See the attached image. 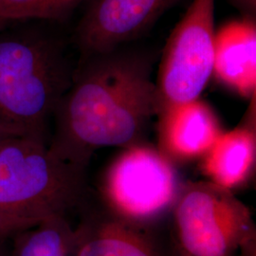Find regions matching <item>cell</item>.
<instances>
[{
    "label": "cell",
    "mask_w": 256,
    "mask_h": 256,
    "mask_svg": "<svg viewBox=\"0 0 256 256\" xmlns=\"http://www.w3.org/2000/svg\"><path fill=\"white\" fill-rule=\"evenodd\" d=\"M88 0H0V20L64 21Z\"/></svg>",
    "instance_id": "cell-13"
},
{
    "label": "cell",
    "mask_w": 256,
    "mask_h": 256,
    "mask_svg": "<svg viewBox=\"0 0 256 256\" xmlns=\"http://www.w3.org/2000/svg\"><path fill=\"white\" fill-rule=\"evenodd\" d=\"M182 0H88L76 30L82 59L116 50Z\"/></svg>",
    "instance_id": "cell-7"
},
{
    "label": "cell",
    "mask_w": 256,
    "mask_h": 256,
    "mask_svg": "<svg viewBox=\"0 0 256 256\" xmlns=\"http://www.w3.org/2000/svg\"><path fill=\"white\" fill-rule=\"evenodd\" d=\"M80 210L74 256H180L173 241L160 238L158 229L132 224L90 200Z\"/></svg>",
    "instance_id": "cell-8"
},
{
    "label": "cell",
    "mask_w": 256,
    "mask_h": 256,
    "mask_svg": "<svg viewBox=\"0 0 256 256\" xmlns=\"http://www.w3.org/2000/svg\"><path fill=\"white\" fill-rule=\"evenodd\" d=\"M12 239V256H74V228L64 216L22 230Z\"/></svg>",
    "instance_id": "cell-12"
},
{
    "label": "cell",
    "mask_w": 256,
    "mask_h": 256,
    "mask_svg": "<svg viewBox=\"0 0 256 256\" xmlns=\"http://www.w3.org/2000/svg\"><path fill=\"white\" fill-rule=\"evenodd\" d=\"M238 7L241 10H243L246 14L247 16H252V14H256V0H234Z\"/></svg>",
    "instance_id": "cell-16"
},
{
    "label": "cell",
    "mask_w": 256,
    "mask_h": 256,
    "mask_svg": "<svg viewBox=\"0 0 256 256\" xmlns=\"http://www.w3.org/2000/svg\"><path fill=\"white\" fill-rule=\"evenodd\" d=\"M22 135H30V134L18 128H12L9 126L0 124V146L10 138L22 136Z\"/></svg>",
    "instance_id": "cell-15"
},
{
    "label": "cell",
    "mask_w": 256,
    "mask_h": 256,
    "mask_svg": "<svg viewBox=\"0 0 256 256\" xmlns=\"http://www.w3.org/2000/svg\"><path fill=\"white\" fill-rule=\"evenodd\" d=\"M86 169L66 162L45 138L22 135L0 146V210L37 224L90 200Z\"/></svg>",
    "instance_id": "cell-3"
},
{
    "label": "cell",
    "mask_w": 256,
    "mask_h": 256,
    "mask_svg": "<svg viewBox=\"0 0 256 256\" xmlns=\"http://www.w3.org/2000/svg\"><path fill=\"white\" fill-rule=\"evenodd\" d=\"M151 70L146 57L118 50L82 59L55 110L50 149L88 168L101 148L144 142L147 126L158 111Z\"/></svg>",
    "instance_id": "cell-1"
},
{
    "label": "cell",
    "mask_w": 256,
    "mask_h": 256,
    "mask_svg": "<svg viewBox=\"0 0 256 256\" xmlns=\"http://www.w3.org/2000/svg\"><path fill=\"white\" fill-rule=\"evenodd\" d=\"M214 74L239 95L254 96L256 26L252 16L230 21L216 32Z\"/></svg>",
    "instance_id": "cell-10"
},
{
    "label": "cell",
    "mask_w": 256,
    "mask_h": 256,
    "mask_svg": "<svg viewBox=\"0 0 256 256\" xmlns=\"http://www.w3.org/2000/svg\"><path fill=\"white\" fill-rule=\"evenodd\" d=\"M256 162V126L250 120L223 132L200 160V169L206 180L234 192L252 180Z\"/></svg>",
    "instance_id": "cell-11"
},
{
    "label": "cell",
    "mask_w": 256,
    "mask_h": 256,
    "mask_svg": "<svg viewBox=\"0 0 256 256\" xmlns=\"http://www.w3.org/2000/svg\"><path fill=\"white\" fill-rule=\"evenodd\" d=\"M0 30V124L46 138L74 70L64 42L38 30Z\"/></svg>",
    "instance_id": "cell-2"
},
{
    "label": "cell",
    "mask_w": 256,
    "mask_h": 256,
    "mask_svg": "<svg viewBox=\"0 0 256 256\" xmlns=\"http://www.w3.org/2000/svg\"><path fill=\"white\" fill-rule=\"evenodd\" d=\"M158 149L176 166L202 160L224 132L210 106L200 99L160 112Z\"/></svg>",
    "instance_id": "cell-9"
},
{
    "label": "cell",
    "mask_w": 256,
    "mask_h": 256,
    "mask_svg": "<svg viewBox=\"0 0 256 256\" xmlns=\"http://www.w3.org/2000/svg\"><path fill=\"white\" fill-rule=\"evenodd\" d=\"M182 184L174 164L140 142L124 148L106 169L99 203L122 220L158 229L170 218Z\"/></svg>",
    "instance_id": "cell-5"
},
{
    "label": "cell",
    "mask_w": 256,
    "mask_h": 256,
    "mask_svg": "<svg viewBox=\"0 0 256 256\" xmlns=\"http://www.w3.org/2000/svg\"><path fill=\"white\" fill-rule=\"evenodd\" d=\"M9 24V22H6V21H2V20H0V30H4V28H6V27H7Z\"/></svg>",
    "instance_id": "cell-17"
},
{
    "label": "cell",
    "mask_w": 256,
    "mask_h": 256,
    "mask_svg": "<svg viewBox=\"0 0 256 256\" xmlns=\"http://www.w3.org/2000/svg\"><path fill=\"white\" fill-rule=\"evenodd\" d=\"M169 221L180 256H236L242 245L256 236L245 203L206 180L183 182Z\"/></svg>",
    "instance_id": "cell-4"
},
{
    "label": "cell",
    "mask_w": 256,
    "mask_h": 256,
    "mask_svg": "<svg viewBox=\"0 0 256 256\" xmlns=\"http://www.w3.org/2000/svg\"><path fill=\"white\" fill-rule=\"evenodd\" d=\"M214 0H192L168 38L158 66V114L200 99L214 75Z\"/></svg>",
    "instance_id": "cell-6"
},
{
    "label": "cell",
    "mask_w": 256,
    "mask_h": 256,
    "mask_svg": "<svg viewBox=\"0 0 256 256\" xmlns=\"http://www.w3.org/2000/svg\"><path fill=\"white\" fill-rule=\"evenodd\" d=\"M34 225L36 224L0 210V239L12 238L20 230L30 228Z\"/></svg>",
    "instance_id": "cell-14"
}]
</instances>
